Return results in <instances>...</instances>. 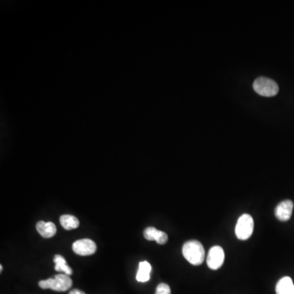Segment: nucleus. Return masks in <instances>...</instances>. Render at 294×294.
Returning <instances> with one entry per match:
<instances>
[{"label":"nucleus","mask_w":294,"mask_h":294,"mask_svg":"<svg viewBox=\"0 0 294 294\" xmlns=\"http://www.w3.org/2000/svg\"><path fill=\"white\" fill-rule=\"evenodd\" d=\"M182 254L191 265L199 266L205 259V250L200 242L195 240L187 241L182 247Z\"/></svg>","instance_id":"nucleus-1"},{"label":"nucleus","mask_w":294,"mask_h":294,"mask_svg":"<svg viewBox=\"0 0 294 294\" xmlns=\"http://www.w3.org/2000/svg\"><path fill=\"white\" fill-rule=\"evenodd\" d=\"M72 282L70 275L66 274H57L52 278L41 280L39 282V286L43 289H52L57 292H65L71 288Z\"/></svg>","instance_id":"nucleus-2"},{"label":"nucleus","mask_w":294,"mask_h":294,"mask_svg":"<svg viewBox=\"0 0 294 294\" xmlns=\"http://www.w3.org/2000/svg\"><path fill=\"white\" fill-rule=\"evenodd\" d=\"M253 89L263 97H274L279 93L278 84L269 78L259 77L253 83Z\"/></svg>","instance_id":"nucleus-3"},{"label":"nucleus","mask_w":294,"mask_h":294,"mask_svg":"<svg viewBox=\"0 0 294 294\" xmlns=\"http://www.w3.org/2000/svg\"><path fill=\"white\" fill-rule=\"evenodd\" d=\"M254 229V222L249 214H243L237 222L235 235L241 241H246L250 238Z\"/></svg>","instance_id":"nucleus-4"},{"label":"nucleus","mask_w":294,"mask_h":294,"mask_svg":"<svg viewBox=\"0 0 294 294\" xmlns=\"http://www.w3.org/2000/svg\"><path fill=\"white\" fill-rule=\"evenodd\" d=\"M225 260V252L220 246H213L207 256V265L212 270H217L223 266Z\"/></svg>","instance_id":"nucleus-5"},{"label":"nucleus","mask_w":294,"mask_h":294,"mask_svg":"<svg viewBox=\"0 0 294 294\" xmlns=\"http://www.w3.org/2000/svg\"><path fill=\"white\" fill-rule=\"evenodd\" d=\"M74 252L80 256H90L95 253L97 251V245L95 242L89 238H82L74 243Z\"/></svg>","instance_id":"nucleus-6"},{"label":"nucleus","mask_w":294,"mask_h":294,"mask_svg":"<svg viewBox=\"0 0 294 294\" xmlns=\"http://www.w3.org/2000/svg\"><path fill=\"white\" fill-rule=\"evenodd\" d=\"M292 210H293L292 201L287 199L277 205L274 210V214L278 220L287 222L292 217Z\"/></svg>","instance_id":"nucleus-7"},{"label":"nucleus","mask_w":294,"mask_h":294,"mask_svg":"<svg viewBox=\"0 0 294 294\" xmlns=\"http://www.w3.org/2000/svg\"><path fill=\"white\" fill-rule=\"evenodd\" d=\"M143 235L147 241H155L159 245H164L168 242V238H169L166 233L159 231L153 227L145 228Z\"/></svg>","instance_id":"nucleus-8"},{"label":"nucleus","mask_w":294,"mask_h":294,"mask_svg":"<svg viewBox=\"0 0 294 294\" xmlns=\"http://www.w3.org/2000/svg\"><path fill=\"white\" fill-rule=\"evenodd\" d=\"M36 230L41 236L46 238H52L57 233L56 226L51 222L45 223L44 220H40L36 225Z\"/></svg>","instance_id":"nucleus-9"},{"label":"nucleus","mask_w":294,"mask_h":294,"mask_svg":"<svg viewBox=\"0 0 294 294\" xmlns=\"http://www.w3.org/2000/svg\"><path fill=\"white\" fill-rule=\"evenodd\" d=\"M277 294H294V284L290 277H283L279 280L275 288Z\"/></svg>","instance_id":"nucleus-10"},{"label":"nucleus","mask_w":294,"mask_h":294,"mask_svg":"<svg viewBox=\"0 0 294 294\" xmlns=\"http://www.w3.org/2000/svg\"><path fill=\"white\" fill-rule=\"evenodd\" d=\"M151 266L148 262H141L139 263V267L137 273V281L138 282L145 283L149 281L151 277Z\"/></svg>","instance_id":"nucleus-11"},{"label":"nucleus","mask_w":294,"mask_h":294,"mask_svg":"<svg viewBox=\"0 0 294 294\" xmlns=\"http://www.w3.org/2000/svg\"><path fill=\"white\" fill-rule=\"evenodd\" d=\"M60 223L62 225L64 229L67 231H71L74 229H76L80 226V220L77 217L72 215H62L60 217Z\"/></svg>","instance_id":"nucleus-12"},{"label":"nucleus","mask_w":294,"mask_h":294,"mask_svg":"<svg viewBox=\"0 0 294 294\" xmlns=\"http://www.w3.org/2000/svg\"><path fill=\"white\" fill-rule=\"evenodd\" d=\"M54 263H55V270L57 271H62L67 275H70L73 273V270L62 255H56L54 256Z\"/></svg>","instance_id":"nucleus-13"},{"label":"nucleus","mask_w":294,"mask_h":294,"mask_svg":"<svg viewBox=\"0 0 294 294\" xmlns=\"http://www.w3.org/2000/svg\"><path fill=\"white\" fill-rule=\"evenodd\" d=\"M155 294H171V289L167 284L162 283V284H159L156 288Z\"/></svg>","instance_id":"nucleus-14"},{"label":"nucleus","mask_w":294,"mask_h":294,"mask_svg":"<svg viewBox=\"0 0 294 294\" xmlns=\"http://www.w3.org/2000/svg\"><path fill=\"white\" fill-rule=\"evenodd\" d=\"M69 294H86L85 292H83V291L80 290V289H73V290L70 291Z\"/></svg>","instance_id":"nucleus-15"},{"label":"nucleus","mask_w":294,"mask_h":294,"mask_svg":"<svg viewBox=\"0 0 294 294\" xmlns=\"http://www.w3.org/2000/svg\"><path fill=\"white\" fill-rule=\"evenodd\" d=\"M0 271H1V272H2V271H3V266H2V265H0Z\"/></svg>","instance_id":"nucleus-16"}]
</instances>
